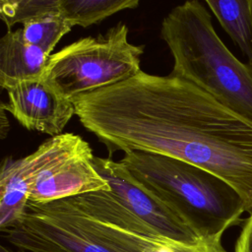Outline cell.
I'll list each match as a JSON object with an SVG mask.
<instances>
[{
  "label": "cell",
  "mask_w": 252,
  "mask_h": 252,
  "mask_svg": "<svg viewBox=\"0 0 252 252\" xmlns=\"http://www.w3.org/2000/svg\"><path fill=\"white\" fill-rule=\"evenodd\" d=\"M73 101L81 124L110 155L142 151L201 167L252 212V120L193 83L141 71Z\"/></svg>",
  "instance_id": "1"
},
{
  "label": "cell",
  "mask_w": 252,
  "mask_h": 252,
  "mask_svg": "<svg viewBox=\"0 0 252 252\" xmlns=\"http://www.w3.org/2000/svg\"><path fill=\"white\" fill-rule=\"evenodd\" d=\"M160 35L173 58L171 75L252 120V65L238 60L225 46L199 0L175 6L162 20Z\"/></svg>",
  "instance_id": "2"
},
{
  "label": "cell",
  "mask_w": 252,
  "mask_h": 252,
  "mask_svg": "<svg viewBox=\"0 0 252 252\" xmlns=\"http://www.w3.org/2000/svg\"><path fill=\"white\" fill-rule=\"evenodd\" d=\"M120 161L199 237L223 234L246 212L231 185L191 163L142 151L125 152Z\"/></svg>",
  "instance_id": "3"
},
{
  "label": "cell",
  "mask_w": 252,
  "mask_h": 252,
  "mask_svg": "<svg viewBox=\"0 0 252 252\" xmlns=\"http://www.w3.org/2000/svg\"><path fill=\"white\" fill-rule=\"evenodd\" d=\"M2 233L25 252H175L177 243L147 224L121 228L95 220L67 198L28 202L21 220Z\"/></svg>",
  "instance_id": "4"
},
{
  "label": "cell",
  "mask_w": 252,
  "mask_h": 252,
  "mask_svg": "<svg viewBox=\"0 0 252 252\" xmlns=\"http://www.w3.org/2000/svg\"><path fill=\"white\" fill-rule=\"evenodd\" d=\"M124 23L103 34L82 37L48 58L43 80L65 97H76L113 86L136 76L144 45L129 40Z\"/></svg>",
  "instance_id": "5"
},
{
  "label": "cell",
  "mask_w": 252,
  "mask_h": 252,
  "mask_svg": "<svg viewBox=\"0 0 252 252\" xmlns=\"http://www.w3.org/2000/svg\"><path fill=\"white\" fill-rule=\"evenodd\" d=\"M81 136L63 133L50 137L32 154L17 159L4 158L0 172V228L17 223L25 214L31 187L52 163L88 147Z\"/></svg>",
  "instance_id": "6"
},
{
  "label": "cell",
  "mask_w": 252,
  "mask_h": 252,
  "mask_svg": "<svg viewBox=\"0 0 252 252\" xmlns=\"http://www.w3.org/2000/svg\"><path fill=\"white\" fill-rule=\"evenodd\" d=\"M93 163L107 181L112 195L161 236L184 244L200 239L166 205L142 186L120 160L94 157Z\"/></svg>",
  "instance_id": "7"
},
{
  "label": "cell",
  "mask_w": 252,
  "mask_h": 252,
  "mask_svg": "<svg viewBox=\"0 0 252 252\" xmlns=\"http://www.w3.org/2000/svg\"><path fill=\"white\" fill-rule=\"evenodd\" d=\"M1 105L27 130L54 137L63 134L76 115L74 101L59 94L43 79L23 82L7 91Z\"/></svg>",
  "instance_id": "8"
},
{
  "label": "cell",
  "mask_w": 252,
  "mask_h": 252,
  "mask_svg": "<svg viewBox=\"0 0 252 252\" xmlns=\"http://www.w3.org/2000/svg\"><path fill=\"white\" fill-rule=\"evenodd\" d=\"M90 145L46 167L31 187L29 202L41 204L89 192L109 190L107 181L93 163Z\"/></svg>",
  "instance_id": "9"
},
{
  "label": "cell",
  "mask_w": 252,
  "mask_h": 252,
  "mask_svg": "<svg viewBox=\"0 0 252 252\" xmlns=\"http://www.w3.org/2000/svg\"><path fill=\"white\" fill-rule=\"evenodd\" d=\"M50 55L27 42L21 29L9 30L0 39V86L8 91L27 81L43 78Z\"/></svg>",
  "instance_id": "10"
},
{
  "label": "cell",
  "mask_w": 252,
  "mask_h": 252,
  "mask_svg": "<svg viewBox=\"0 0 252 252\" xmlns=\"http://www.w3.org/2000/svg\"><path fill=\"white\" fill-rule=\"evenodd\" d=\"M222 29L252 65V0H205Z\"/></svg>",
  "instance_id": "11"
},
{
  "label": "cell",
  "mask_w": 252,
  "mask_h": 252,
  "mask_svg": "<svg viewBox=\"0 0 252 252\" xmlns=\"http://www.w3.org/2000/svg\"><path fill=\"white\" fill-rule=\"evenodd\" d=\"M141 0H61L59 11L73 27L88 28L126 9L138 7Z\"/></svg>",
  "instance_id": "12"
},
{
  "label": "cell",
  "mask_w": 252,
  "mask_h": 252,
  "mask_svg": "<svg viewBox=\"0 0 252 252\" xmlns=\"http://www.w3.org/2000/svg\"><path fill=\"white\" fill-rule=\"evenodd\" d=\"M73 28V25L58 11L25 22L21 31L27 42L41 48L48 55H51L60 39Z\"/></svg>",
  "instance_id": "13"
},
{
  "label": "cell",
  "mask_w": 252,
  "mask_h": 252,
  "mask_svg": "<svg viewBox=\"0 0 252 252\" xmlns=\"http://www.w3.org/2000/svg\"><path fill=\"white\" fill-rule=\"evenodd\" d=\"M61 0H0V18L11 30L33 18L59 11Z\"/></svg>",
  "instance_id": "14"
},
{
  "label": "cell",
  "mask_w": 252,
  "mask_h": 252,
  "mask_svg": "<svg viewBox=\"0 0 252 252\" xmlns=\"http://www.w3.org/2000/svg\"><path fill=\"white\" fill-rule=\"evenodd\" d=\"M234 252H252V212L242 225L235 243Z\"/></svg>",
  "instance_id": "15"
},
{
  "label": "cell",
  "mask_w": 252,
  "mask_h": 252,
  "mask_svg": "<svg viewBox=\"0 0 252 252\" xmlns=\"http://www.w3.org/2000/svg\"><path fill=\"white\" fill-rule=\"evenodd\" d=\"M5 108L3 107V105H1V138L4 139L6 134L8 133V129H9V123H8V119L5 115Z\"/></svg>",
  "instance_id": "16"
},
{
  "label": "cell",
  "mask_w": 252,
  "mask_h": 252,
  "mask_svg": "<svg viewBox=\"0 0 252 252\" xmlns=\"http://www.w3.org/2000/svg\"><path fill=\"white\" fill-rule=\"evenodd\" d=\"M0 252H25V251L20 250V249L14 250V249H12L11 247H8V246H6V245L2 244V245H1V247H0Z\"/></svg>",
  "instance_id": "17"
}]
</instances>
